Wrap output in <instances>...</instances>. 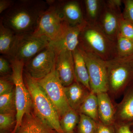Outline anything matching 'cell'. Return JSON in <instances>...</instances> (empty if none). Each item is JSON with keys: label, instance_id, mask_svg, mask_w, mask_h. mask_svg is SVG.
Returning a JSON list of instances; mask_svg holds the SVG:
<instances>
[{"label": "cell", "instance_id": "cell-1", "mask_svg": "<svg viewBox=\"0 0 133 133\" xmlns=\"http://www.w3.org/2000/svg\"><path fill=\"white\" fill-rule=\"evenodd\" d=\"M47 2L37 0L16 1L2 14L1 22L17 36L31 35L41 15L49 7Z\"/></svg>", "mask_w": 133, "mask_h": 133}, {"label": "cell", "instance_id": "cell-2", "mask_svg": "<svg viewBox=\"0 0 133 133\" xmlns=\"http://www.w3.org/2000/svg\"><path fill=\"white\" fill-rule=\"evenodd\" d=\"M78 48L105 62L117 58L116 42L109 38L97 24L87 23L80 33Z\"/></svg>", "mask_w": 133, "mask_h": 133}, {"label": "cell", "instance_id": "cell-3", "mask_svg": "<svg viewBox=\"0 0 133 133\" xmlns=\"http://www.w3.org/2000/svg\"><path fill=\"white\" fill-rule=\"evenodd\" d=\"M23 78L31 96L33 110L35 114L57 132L64 133L57 112L38 81L24 71Z\"/></svg>", "mask_w": 133, "mask_h": 133}, {"label": "cell", "instance_id": "cell-4", "mask_svg": "<svg viewBox=\"0 0 133 133\" xmlns=\"http://www.w3.org/2000/svg\"><path fill=\"white\" fill-rule=\"evenodd\" d=\"M46 1L49 7L41 15L37 26L32 35L44 38L50 43L60 38L69 25L58 12L56 1Z\"/></svg>", "mask_w": 133, "mask_h": 133}, {"label": "cell", "instance_id": "cell-5", "mask_svg": "<svg viewBox=\"0 0 133 133\" xmlns=\"http://www.w3.org/2000/svg\"><path fill=\"white\" fill-rule=\"evenodd\" d=\"M12 70V77L15 88L16 124L12 133H15L23 116L33 109L32 100L23 78L25 63L23 61L10 59Z\"/></svg>", "mask_w": 133, "mask_h": 133}, {"label": "cell", "instance_id": "cell-6", "mask_svg": "<svg viewBox=\"0 0 133 133\" xmlns=\"http://www.w3.org/2000/svg\"><path fill=\"white\" fill-rule=\"evenodd\" d=\"M107 62L108 93L112 99L124 94L133 82V68L118 58Z\"/></svg>", "mask_w": 133, "mask_h": 133}, {"label": "cell", "instance_id": "cell-7", "mask_svg": "<svg viewBox=\"0 0 133 133\" xmlns=\"http://www.w3.org/2000/svg\"><path fill=\"white\" fill-rule=\"evenodd\" d=\"M37 81L52 102L59 119L71 109L66 100L64 87L59 80L55 66L49 74Z\"/></svg>", "mask_w": 133, "mask_h": 133}, {"label": "cell", "instance_id": "cell-8", "mask_svg": "<svg viewBox=\"0 0 133 133\" xmlns=\"http://www.w3.org/2000/svg\"><path fill=\"white\" fill-rule=\"evenodd\" d=\"M79 49L88 69L91 91L95 94L108 92L107 62L95 55Z\"/></svg>", "mask_w": 133, "mask_h": 133}, {"label": "cell", "instance_id": "cell-9", "mask_svg": "<svg viewBox=\"0 0 133 133\" xmlns=\"http://www.w3.org/2000/svg\"><path fill=\"white\" fill-rule=\"evenodd\" d=\"M49 42L44 38L29 35L18 36V39L9 59H16L26 63L48 47Z\"/></svg>", "mask_w": 133, "mask_h": 133}, {"label": "cell", "instance_id": "cell-10", "mask_svg": "<svg viewBox=\"0 0 133 133\" xmlns=\"http://www.w3.org/2000/svg\"><path fill=\"white\" fill-rule=\"evenodd\" d=\"M56 56L55 50L49 45L25 64L24 71L36 80L42 79L52 71Z\"/></svg>", "mask_w": 133, "mask_h": 133}, {"label": "cell", "instance_id": "cell-11", "mask_svg": "<svg viewBox=\"0 0 133 133\" xmlns=\"http://www.w3.org/2000/svg\"><path fill=\"white\" fill-rule=\"evenodd\" d=\"M122 16L121 10L112 7L104 1L97 25L109 38L116 42Z\"/></svg>", "mask_w": 133, "mask_h": 133}, {"label": "cell", "instance_id": "cell-12", "mask_svg": "<svg viewBox=\"0 0 133 133\" xmlns=\"http://www.w3.org/2000/svg\"><path fill=\"white\" fill-rule=\"evenodd\" d=\"M56 55L55 70L62 84L66 87L76 81L72 52L62 51Z\"/></svg>", "mask_w": 133, "mask_h": 133}, {"label": "cell", "instance_id": "cell-13", "mask_svg": "<svg viewBox=\"0 0 133 133\" xmlns=\"http://www.w3.org/2000/svg\"><path fill=\"white\" fill-rule=\"evenodd\" d=\"M55 2L62 18L69 26H77L86 22L82 1H56Z\"/></svg>", "mask_w": 133, "mask_h": 133}, {"label": "cell", "instance_id": "cell-14", "mask_svg": "<svg viewBox=\"0 0 133 133\" xmlns=\"http://www.w3.org/2000/svg\"><path fill=\"white\" fill-rule=\"evenodd\" d=\"M86 23L85 22L77 26H69L60 38L54 42L50 43L49 46L56 53L62 51L73 52L78 47L80 33Z\"/></svg>", "mask_w": 133, "mask_h": 133}, {"label": "cell", "instance_id": "cell-15", "mask_svg": "<svg viewBox=\"0 0 133 133\" xmlns=\"http://www.w3.org/2000/svg\"><path fill=\"white\" fill-rule=\"evenodd\" d=\"M115 123L133 125V82L124 93L121 101L115 104Z\"/></svg>", "mask_w": 133, "mask_h": 133}, {"label": "cell", "instance_id": "cell-16", "mask_svg": "<svg viewBox=\"0 0 133 133\" xmlns=\"http://www.w3.org/2000/svg\"><path fill=\"white\" fill-rule=\"evenodd\" d=\"M15 133H57L32 110L25 114Z\"/></svg>", "mask_w": 133, "mask_h": 133}, {"label": "cell", "instance_id": "cell-17", "mask_svg": "<svg viewBox=\"0 0 133 133\" xmlns=\"http://www.w3.org/2000/svg\"><path fill=\"white\" fill-rule=\"evenodd\" d=\"M98 100L99 122L106 125H113L115 123V104L108 93L97 94Z\"/></svg>", "mask_w": 133, "mask_h": 133}, {"label": "cell", "instance_id": "cell-18", "mask_svg": "<svg viewBox=\"0 0 133 133\" xmlns=\"http://www.w3.org/2000/svg\"><path fill=\"white\" fill-rule=\"evenodd\" d=\"M64 92L69 106L78 112L81 105L91 91L76 81L70 85L64 87Z\"/></svg>", "mask_w": 133, "mask_h": 133}, {"label": "cell", "instance_id": "cell-19", "mask_svg": "<svg viewBox=\"0 0 133 133\" xmlns=\"http://www.w3.org/2000/svg\"><path fill=\"white\" fill-rule=\"evenodd\" d=\"M76 80L91 91L87 66L78 47L72 52Z\"/></svg>", "mask_w": 133, "mask_h": 133}, {"label": "cell", "instance_id": "cell-20", "mask_svg": "<svg viewBox=\"0 0 133 133\" xmlns=\"http://www.w3.org/2000/svg\"><path fill=\"white\" fill-rule=\"evenodd\" d=\"M18 39L12 30L0 22V53L9 58L14 50Z\"/></svg>", "mask_w": 133, "mask_h": 133}, {"label": "cell", "instance_id": "cell-21", "mask_svg": "<svg viewBox=\"0 0 133 133\" xmlns=\"http://www.w3.org/2000/svg\"><path fill=\"white\" fill-rule=\"evenodd\" d=\"M82 3L86 22L88 24H97L104 1L84 0L82 1Z\"/></svg>", "mask_w": 133, "mask_h": 133}, {"label": "cell", "instance_id": "cell-22", "mask_svg": "<svg viewBox=\"0 0 133 133\" xmlns=\"http://www.w3.org/2000/svg\"><path fill=\"white\" fill-rule=\"evenodd\" d=\"M97 94L91 91L79 108L78 112L86 115L96 122H99Z\"/></svg>", "mask_w": 133, "mask_h": 133}, {"label": "cell", "instance_id": "cell-23", "mask_svg": "<svg viewBox=\"0 0 133 133\" xmlns=\"http://www.w3.org/2000/svg\"><path fill=\"white\" fill-rule=\"evenodd\" d=\"M79 114L71 109L59 119V123L64 133H73L79 121Z\"/></svg>", "mask_w": 133, "mask_h": 133}, {"label": "cell", "instance_id": "cell-24", "mask_svg": "<svg viewBox=\"0 0 133 133\" xmlns=\"http://www.w3.org/2000/svg\"><path fill=\"white\" fill-rule=\"evenodd\" d=\"M16 109L15 88L10 92L0 95V114H15Z\"/></svg>", "mask_w": 133, "mask_h": 133}, {"label": "cell", "instance_id": "cell-25", "mask_svg": "<svg viewBox=\"0 0 133 133\" xmlns=\"http://www.w3.org/2000/svg\"><path fill=\"white\" fill-rule=\"evenodd\" d=\"M117 58H123L133 54V41L119 33L116 41Z\"/></svg>", "mask_w": 133, "mask_h": 133}, {"label": "cell", "instance_id": "cell-26", "mask_svg": "<svg viewBox=\"0 0 133 133\" xmlns=\"http://www.w3.org/2000/svg\"><path fill=\"white\" fill-rule=\"evenodd\" d=\"M79 121L77 126L76 133H95L97 122L85 115L79 114Z\"/></svg>", "mask_w": 133, "mask_h": 133}, {"label": "cell", "instance_id": "cell-27", "mask_svg": "<svg viewBox=\"0 0 133 133\" xmlns=\"http://www.w3.org/2000/svg\"><path fill=\"white\" fill-rule=\"evenodd\" d=\"M16 124V114H0V133H13Z\"/></svg>", "mask_w": 133, "mask_h": 133}, {"label": "cell", "instance_id": "cell-28", "mask_svg": "<svg viewBox=\"0 0 133 133\" xmlns=\"http://www.w3.org/2000/svg\"><path fill=\"white\" fill-rule=\"evenodd\" d=\"M119 33L122 36L133 41V24L124 19L123 15L120 22Z\"/></svg>", "mask_w": 133, "mask_h": 133}, {"label": "cell", "instance_id": "cell-29", "mask_svg": "<svg viewBox=\"0 0 133 133\" xmlns=\"http://www.w3.org/2000/svg\"><path fill=\"white\" fill-rule=\"evenodd\" d=\"M15 89V85L12 80V75L1 76L0 78V95L11 91Z\"/></svg>", "mask_w": 133, "mask_h": 133}, {"label": "cell", "instance_id": "cell-30", "mask_svg": "<svg viewBox=\"0 0 133 133\" xmlns=\"http://www.w3.org/2000/svg\"><path fill=\"white\" fill-rule=\"evenodd\" d=\"M12 70L10 60L5 56L0 57V74L1 76H10L12 75Z\"/></svg>", "mask_w": 133, "mask_h": 133}, {"label": "cell", "instance_id": "cell-31", "mask_svg": "<svg viewBox=\"0 0 133 133\" xmlns=\"http://www.w3.org/2000/svg\"><path fill=\"white\" fill-rule=\"evenodd\" d=\"M124 8L122 15L124 19L133 24V0L123 1Z\"/></svg>", "mask_w": 133, "mask_h": 133}, {"label": "cell", "instance_id": "cell-32", "mask_svg": "<svg viewBox=\"0 0 133 133\" xmlns=\"http://www.w3.org/2000/svg\"><path fill=\"white\" fill-rule=\"evenodd\" d=\"M95 133H115V125H106L100 122L97 123Z\"/></svg>", "mask_w": 133, "mask_h": 133}, {"label": "cell", "instance_id": "cell-33", "mask_svg": "<svg viewBox=\"0 0 133 133\" xmlns=\"http://www.w3.org/2000/svg\"><path fill=\"white\" fill-rule=\"evenodd\" d=\"M115 133H132V125L128 124L115 123Z\"/></svg>", "mask_w": 133, "mask_h": 133}, {"label": "cell", "instance_id": "cell-34", "mask_svg": "<svg viewBox=\"0 0 133 133\" xmlns=\"http://www.w3.org/2000/svg\"><path fill=\"white\" fill-rule=\"evenodd\" d=\"M15 1L11 0H1L0 1V14L3 12L11 7L14 4Z\"/></svg>", "mask_w": 133, "mask_h": 133}, {"label": "cell", "instance_id": "cell-35", "mask_svg": "<svg viewBox=\"0 0 133 133\" xmlns=\"http://www.w3.org/2000/svg\"><path fill=\"white\" fill-rule=\"evenodd\" d=\"M105 2L107 4L112 7L121 10V7L122 3H123V1H121V0H107V1H105Z\"/></svg>", "mask_w": 133, "mask_h": 133}, {"label": "cell", "instance_id": "cell-36", "mask_svg": "<svg viewBox=\"0 0 133 133\" xmlns=\"http://www.w3.org/2000/svg\"><path fill=\"white\" fill-rule=\"evenodd\" d=\"M122 62L127 64L133 68V54L129 56L123 58H118Z\"/></svg>", "mask_w": 133, "mask_h": 133}, {"label": "cell", "instance_id": "cell-37", "mask_svg": "<svg viewBox=\"0 0 133 133\" xmlns=\"http://www.w3.org/2000/svg\"><path fill=\"white\" fill-rule=\"evenodd\" d=\"M131 130H132V132L133 133V125L131 127Z\"/></svg>", "mask_w": 133, "mask_h": 133}, {"label": "cell", "instance_id": "cell-38", "mask_svg": "<svg viewBox=\"0 0 133 133\" xmlns=\"http://www.w3.org/2000/svg\"><path fill=\"white\" fill-rule=\"evenodd\" d=\"M76 133V132H74V133Z\"/></svg>", "mask_w": 133, "mask_h": 133}]
</instances>
